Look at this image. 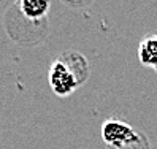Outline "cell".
Wrapping results in <instances>:
<instances>
[{"mask_svg": "<svg viewBox=\"0 0 157 149\" xmlns=\"http://www.w3.org/2000/svg\"><path fill=\"white\" fill-rule=\"evenodd\" d=\"M140 136L133 127L119 119H108L101 125V138L109 149H121Z\"/></svg>", "mask_w": 157, "mask_h": 149, "instance_id": "6da1fadb", "label": "cell"}, {"mask_svg": "<svg viewBox=\"0 0 157 149\" xmlns=\"http://www.w3.org/2000/svg\"><path fill=\"white\" fill-rule=\"evenodd\" d=\"M17 5L27 19H41L49 11L51 0H17Z\"/></svg>", "mask_w": 157, "mask_h": 149, "instance_id": "5b68a950", "label": "cell"}, {"mask_svg": "<svg viewBox=\"0 0 157 149\" xmlns=\"http://www.w3.org/2000/svg\"><path fill=\"white\" fill-rule=\"evenodd\" d=\"M138 59L144 67L157 68V35H147L140 41Z\"/></svg>", "mask_w": 157, "mask_h": 149, "instance_id": "277c9868", "label": "cell"}, {"mask_svg": "<svg viewBox=\"0 0 157 149\" xmlns=\"http://www.w3.org/2000/svg\"><path fill=\"white\" fill-rule=\"evenodd\" d=\"M48 81L52 92L59 97H67L76 90L79 86V82L76 76L71 73V70L67 67L65 62H62L60 59H56L48 71Z\"/></svg>", "mask_w": 157, "mask_h": 149, "instance_id": "7a4b0ae2", "label": "cell"}, {"mask_svg": "<svg viewBox=\"0 0 157 149\" xmlns=\"http://www.w3.org/2000/svg\"><path fill=\"white\" fill-rule=\"evenodd\" d=\"M59 59L67 63V67L76 76L79 84H82V82L87 79V76H89V63H87L86 57L82 54H79L76 51H68L65 54H62Z\"/></svg>", "mask_w": 157, "mask_h": 149, "instance_id": "3957f363", "label": "cell"}]
</instances>
